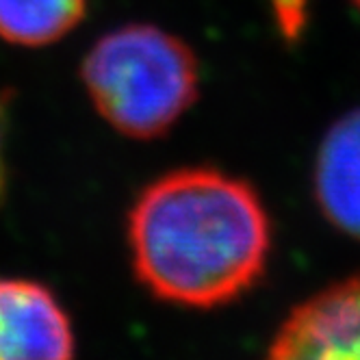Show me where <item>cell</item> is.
Here are the masks:
<instances>
[{"instance_id": "cell-1", "label": "cell", "mask_w": 360, "mask_h": 360, "mask_svg": "<svg viewBox=\"0 0 360 360\" xmlns=\"http://www.w3.org/2000/svg\"><path fill=\"white\" fill-rule=\"evenodd\" d=\"M133 274L157 300L211 311L261 282L271 217L248 180L217 167H178L148 183L126 217Z\"/></svg>"}, {"instance_id": "cell-2", "label": "cell", "mask_w": 360, "mask_h": 360, "mask_svg": "<svg viewBox=\"0 0 360 360\" xmlns=\"http://www.w3.org/2000/svg\"><path fill=\"white\" fill-rule=\"evenodd\" d=\"M81 81L98 115L128 139L167 135L200 96V61L178 35L124 24L85 53Z\"/></svg>"}, {"instance_id": "cell-3", "label": "cell", "mask_w": 360, "mask_h": 360, "mask_svg": "<svg viewBox=\"0 0 360 360\" xmlns=\"http://www.w3.org/2000/svg\"><path fill=\"white\" fill-rule=\"evenodd\" d=\"M263 360H360V274L291 308Z\"/></svg>"}, {"instance_id": "cell-4", "label": "cell", "mask_w": 360, "mask_h": 360, "mask_svg": "<svg viewBox=\"0 0 360 360\" xmlns=\"http://www.w3.org/2000/svg\"><path fill=\"white\" fill-rule=\"evenodd\" d=\"M72 319L57 295L29 278H0V360H74Z\"/></svg>"}, {"instance_id": "cell-5", "label": "cell", "mask_w": 360, "mask_h": 360, "mask_svg": "<svg viewBox=\"0 0 360 360\" xmlns=\"http://www.w3.org/2000/svg\"><path fill=\"white\" fill-rule=\"evenodd\" d=\"M313 193L321 215L360 241V109L326 131L313 165Z\"/></svg>"}, {"instance_id": "cell-6", "label": "cell", "mask_w": 360, "mask_h": 360, "mask_svg": "<svg viewBox=\"0 0 360 360\" xmlns=\"http://www.w3.org/2000/svg\"><path fill=\"white\" fill-rule=\"evenodd\" d=\"M87 0H0V39L41 48L63 39L83 22Z\"/></svg>"}, {"instance_id": "cell-7", "label": "cell", "mask_w": 360, "mask_h": 360, "mask_svg": "<svg viewBox=\"0 0 360 360\" xmlns=\"http://www.w3.org/2000/svg\"><path fill=\"white\" fill-rule=\"evenodd\" d=\"M13 94L9 89H0V207L7 200L9 189V165H7V135H9V117H11Z\"/></svg>"}, {"instance_id": "cell-8", "label": "cell", "mask_w": 360, "mask_h": 360, "mask_svg": "<svg viewBox=\"0 0 360 360\" xmlns=\"http://www.w3.org/2000/svg\"><path fill=\"white\" fill-rule=\"evenodd\" d=\"M276 22L285 37H295L306 22V0H271Z\"/></svg>"}, {"instance_id": "cell-9", "label": "cell", "mask_w": 360, "mask_h": 360, "mask_svg": "<svg viewBox=\"0 0 360 360\" xmlns=\"http://www.w3.org/2000/svg\"><path fill=\"white\" fill-rule=\"evenodd\" d=\"M354 5H356V7L360 9V0H354Z\"/></svg>"}]
</instances>
